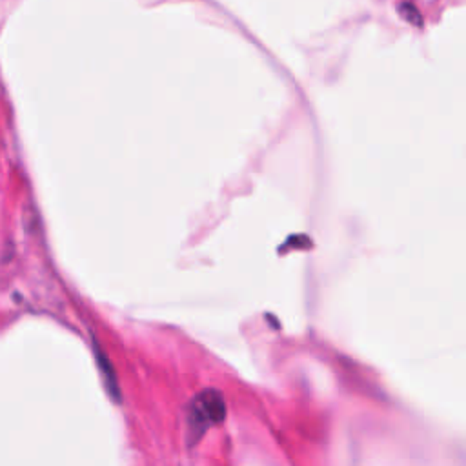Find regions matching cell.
I'll list each match as a JSON object with an SVG mask.
<instances>
[{
	"instance_id": "cell-2",
	"label": "cell",
	"mask_w": 466,
	"mask_h": 466,
	"mask_svg": "<svg viewBox=\"0 0 466 466\" xmlns=\"http://www.w3.org/2000/svg\"><path fill=\"white\" fill-rule=\"evenodd\" d=\"M98 353V362H100V370L104 371V375H106V384H107V390L111 391V395L113 397H116L118 399V386H116V380H115V375L109 371V362L106 360V357H104V353H100V351H96Z\"/></svg>"
},
{
	"instance_id": "cell-1",
	"label": "cell",
	"mask_w": 466,
	"mask_h": 466,
	"mask_svg": "<svg viewBox=\"0 0 466 466\" xmlns=\"http://www.w3.org/2000/svg\"><path fill=\"white\" fill-rule=\"evenodd\" d=\"M224 417V402L217 391H202L191 404L189 422L195 433H202L209 424L220 422Z\"/></svg>"
}]
</instances>
